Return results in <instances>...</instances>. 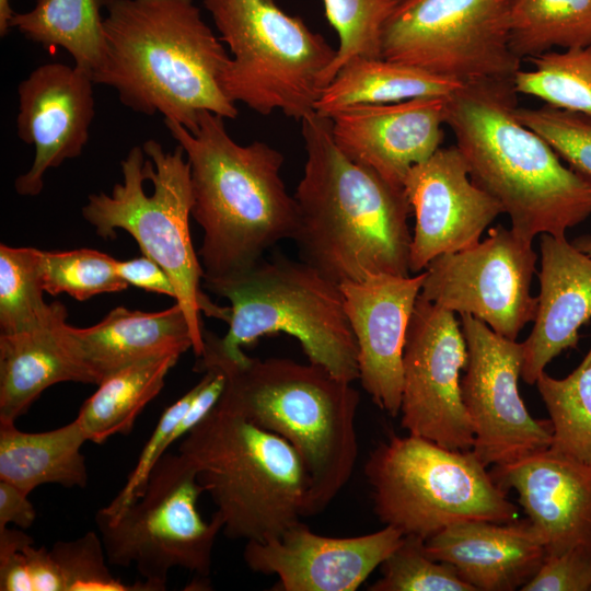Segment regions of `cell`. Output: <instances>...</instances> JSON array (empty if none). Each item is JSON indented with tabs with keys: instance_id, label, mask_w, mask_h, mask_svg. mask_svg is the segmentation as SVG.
Listing matches in <instances>:
<instances>
[{
	"instance_id": "1f68e13d",
	"label": "cell",
	"mask_w": 591,
	"mask_h": 591,
	"mask_svg": "<svg viewBox=\"0 0 591 591\" xmlns=\"http://www.w3.org/2000/svg\"><path fill=\"white\" fill-rule=\"evenodd\" d=\"M532 70L513 77L517 93L591 118V45L551 50L528 59Z\"/></svg>"
},
{
	"instance_id": "4316f807",
	"label": "cell",
	"mask_w": 591,
	"mask_h": 591,
	"mask_svg": "<svg viewBox=\"0 0 591 591\" xmlns=\"http://www.w3.org/2000/svg\"><path fill=\"white\" fill-rule=\"evenodd\" d=\"M464 83L384 58L357 56L323 89L314 111L331 117L360 104H389L415 97H448Z\"/></svg>"
},
{
	"instance_id": "8d00e7d4",
	"label": "cell",
	"mask_w": 591,
	"mask_h": 591,
	"mask_svg": "<svg viewBox=\"0 0 591 591\" xmlns=\"http://www.w3.org/2000/svg\"><path fill=\"white\" fill-rule=\"evenodd\" d=\"M517 118L544 138L571 170L591 184V118L547 104L517 107Z\"/></svg>"
},
{
	"instance_id": "8992f818",
	"label": "cell",
	"mask_w": 591,
	"mask_h": 591,
	"mask_svg": "<svg viewBox=\"0 0 591 591\" xmlns=\"http://www.w3.org/2000/svg\"><path fill=\"white\" fill-rule=\"evenodd\" d=\"M120 169L123 183L111 195H89L82 217L103 239L115 237L117 229L126 231L167 273L198 358L204 350L201 313L229 323L231 309L215 304L201 288L205 273L190 236L193 190L185 151L179 144L165 151L149 139L129 150Z\"/></svg>"
},
{
	"instance_id": "52a82bcc",
	"label": "cell",
	"mask_w": 591,
	"mask_h": 591,
	"mask_svg": "<svg viewBox=\"0 0 591 591\" xmlns=\"http://www.w3.org/2000/svg\"><path fill=\"white\" fill-rule=\"evenodd\" d=\"M223 520L230 538L280 537L303 518L309 480L280 436L218 404L178 447Z\"/></svg>"
},
{
	"instance_id": "44dd1931",
	"label": "cell",
	"mask_w": 591,
	"mask_h": 591,
	"mask_svg": "<svg viewBox=\"0 0 591 591\" xmlns=\"http://www.w3.org/2000/svg\"><path fill=\"white\" fill-rule=\"evenodd\" d=\"M489 473L503 490L517 491L546 556L591 551V464L548 448Z\"/></svg>"
},
{
	"instance_id": "ba28073f",
	"label": "cell",
	"mask_w": 591,
	"mask_h": 591,
	"mask_svg": "<svg viewBox=\"0 0 591 591\" xmlns=\"http://www.w3.org/2000/svg\"><path fill=\"white\" fill-rule=\"evenodd\" d=\"M202 282L230 303L221 345L233 359L243 360L242 347L259 337L285 333L300 343L309 362L351 383L359 379L357 344L340 286L310 264L275 253L243 271Z\"/></svg>"
},
{
	"instance_id": "6da1fadb",
	"label": "cell",
	"mask_w": 591,
	"mask_h": 591,
	"mask_svg": "<svg viewBox=\"0 0 591 591\" xmlns=\"http://www.w3.org/2000/svg\"><path fill=\"white\" fill-rule=\"evenodd\" d=\"M306 161L293 195L292 240L301 260L341 285L369 276H409L412 208L403 187L348 159L335 144L331 118L301 120Z\"/></svg>"
},
{
	"instance_id": "83f0119b",
	"label": "cell",
	"mask_w": 591,
	"mask_h": 591,
	"mask_svg": "<svg viewBox=\"0 0 591 591\" xmlns=\"http://www.w3.org/2000/svg\"><path fill=\"white\" fill-rule=\"evenodd\" d=\"M113 0H36L27 12H14L10 27L45 48L59 47L91 77L104 65L106 37L102 10Z\"/></svg>"
},
{
	"instance_id": "4dcf8cb0",
	"label": "cell",
	"mask_w": 591,
	"mask_h": 591,
	"mask_svg": "<svg viewBox=\"0 0 591 591\" xmlns=\"http://www.w3.org/2000/svg\"><path fill=\"white\" fill-rule=\"evenodd\" d=\"M535 384L552 425L551 449L591 464V347L567 376L544 371Z\"/></svg>"
},
{
	"instance_id": "484cf974",
	"label": "cell",
	"mask_w": 591,
	"mask_h": 591,
	"mask_svg": "<svg viewBox=\"0 0 591 591\" xmlns=\"http://www.w3.org/2000/svg\"><path fill=\"white\" fill-rule=\"evenodd\" d=\"M86 441L77 418L44 432H25L14 422H0V479L27 495L44 484L84 488L88 470L81 448Z\"/></svg>"
},
{
	"instance_id": "f1b7e54d",
	"label": "cell",
	"mask_w": 591,
	"mask_h": 591,
	"mask_svg": "<svg viewBox=\"0 0 591 591\" xmlns=\"http://www.w3.org/2000/svg\"><path fill=\"white\" fill-rule=\"evenodd\" d=\"M179 356H165L126 367L105 378L76 417L88 441L104 443L128 434L142 409L160 393Z\"/></svg>"
},
{
	"instance_id": "d590c367",
	"label": "cell",
	"mask_w": 591,
	"mask_h": 591,
	"mask_svg": "<svg viewBox=\"0 0 591 591\" xmlns=\"http://www.w3.org/2000/svg\"><path fill=\"white\" fill-rule=\"evenodd\" d=\"M425 540L404 535L399 545L380 565L381 578L369 591H475L456 569L433 559Z\"/></svg>"
},
{
	"instance_id": "3957f363",
	"label": "cell",
	"mask_w": 591,
	"mask_h": 591,
	"mask_svg": "<svg viewBox=\"0 0 591 591\" xmlns=\"http://www.w3.org/2000/svg\"><path fill=\"white\" fill-rule=\"evenodd\" d=\"M218 367L224 389L217 403L285 439L309 480L303 518L324 511L349 482L358 459L360 401L351 382L325 368L287 358L230 357L221 337L204 332L197 358Z\"/></svg>"
},
{
	"instance_id": "8fae6325",
	"label": "cell",
	"mask_w": 591,
	"mask_h": 591,
	"mask_svg": "<svg viewBox=\"0 0 591 591\" xmlns=\"http://www.w3.org/2000/svg\"><path fill=\"white\" fill-rule=\"evenodd\" d=\"M204 491L195 465L179 452H165L137 499L114 515L97 511L107 561L135 566L147 591L164 590L175 567L208 577L223 520L217 511L208 522L201 518Z\"/></svg>"
},
{
	"instance_id": "9a60e30c",
	"label": "cell",
	"mask_w": 591,
	"mask_h": 591,
	"mask_svg": "<svg viewBox=\"0 0 591 591\" xmlns=\"http://www.w3.org/2000/svg\"><path fill=\"white\" fill-rule=\"evenodd\" d=\"M467 360L466 341L454 313L418 297L403 354L399 414L409 434L451 450H472L474 432L460 380Z\"/></svg>"
},
{
	"instance_id": "e0dca14e",
	"label": "cell",
	"mask_w": 591,
	"mask_h": 591,
	"mask_svg": "<svg viewBox=\"0 0 591 591\" xmlns=\"http://www.w3.org/2000/svg\"><path fill=\"white\" fill-rule=\"evenodd\" d=\"M94 84L84 69L60 62L38 66L20 82L18 137L35 147V158L14 182L19 195H38L49 169L82 153L95 115Z\"/></svg>"
},
{
	"instance_id": "7bdbcfd3",
	"label": "cell",
	"mask_w": 591,
	"mask_h": 591,
	"mask_svg": "<svg viewBox=\"0 0 591 591\" xmlns=\"http://www.w3.org/2000/svg\"><path fill=\"white\" fill-rule=\"evenodd\" d=\"M14 14L10 0H0V36L4 37L10 28V22Z\"/></svg>"
},
{
	"instance_id": "836d02e7",
	"label": "cell",
	"mask_w": 591,
	"mask_h": 591,
	"mask_svg": "<svg viewBox=\"0 0 591 591\" xmlns=\"http://www.w3.org/2000/svg\"><path fill=\"white\" fill-rule=\"evenodd\" d=\"M117 259L92 248L42 251L40 273L44 291L67 293L84 301L102 293L119 292L129 285L116 270Z\"/></svg>"
},
{
	"instance_id": "2e32d148",
	"label": "cell",
	"mask_w": 591,
	"mask_h": 591,
	"mask_svg": "<svg viewBox=\"0 0 591 591\" xmlns=\"http://www.w3.org/2000/svg\"><path fill=\"white\" fill-rule=\"evenodd\" d=\"M403 188L415 216L409 271L419 274L436 257L462 251L480 241L503 210L471 178L456 146L439 148L414 165Z\"/></svg>"
},
{
	"instance_id": "7402d4cb",
	"label": "cell",
	"mask_w": 591,
	"mask_h": 591,
	"mask_svg": "<svg viewBox=\"0 0 591 591\" xmlns=\"http://www.w3.org/2000/svg\"><path fill=\"white\" fill-rule=\"evenodd\" d=\"M540 293L534 325L522 341V380L533 385L545 367L577 349L579 331L591 320V258L566 236L541 234Z\"/></svg>"
},
{
	"instance_id": "5bb4252c",
	"label": "cell",
	"mask_w": 591,
	"mask_h": 591,
	"mask_svg": "<svg viewBox=\"0 0 591 591\" xmlns=\"http://www.w3.org/2000/svg\"><path fill=\"white\" fill-rule=\"evenodd\" d=\"M460 322L468 354L461 396L473 427V453L487 467L551 448L549 419L533 418L520 396L522 343L470 314L460 315Z\"/></svg>"
},
{
	"instance_id": "e575fe53",
	"label": "cell",
	"mask_w": 591,
	"mask_h": 591,
	"mask_svg": "<svg viewBox=\"0 0 591 591\" xmlns=\"http://www.w3.org/2000/svg\"><path fill=\"white\" fill-rule=\"evenodd\" d=\"M325 15L335 28L339 46L325 73V86L337 71L357 56L382 58L383 25L397 0H323Z\"/></svg>"
},
{
	"instance_id": "74e56055",
	"label": "cell",
	"mask_w": 591,
	"mask_h": 591,
	"mask_svg": "<svg viewBox=\"0 0 591 591\" xmlns=\"http://www.w3.org/2000/svg\"><path fill=\"white\" fill-rule=\"evenodd\" d=\"M50 552L63 579L65 591H147L141 581L129 586L112 575L103 542L95 532L56 542Z\"/></svg>"
},
{
	"instance_id": "ffe728a7",
	"label": "cell",
	"mask_w": 591,
	"mask_h": 591,
	"mask_svg": "<svg viewBox=\"0 0 591 591\" xmlns=\"http://www.w3.org/2000/svg\"><path fill=\"white\" fill-rule=\"evenodd\" d=\"M445 97L360 104L329 118L337 148L351 161L403 187L409 170L428 160L443 140Z\"/></svg>"
},
{
	"instance_id": "60d3db41",
	"label": "cell",
	"mask_w": 591,
	"mask_h": 591,
	"mask_svg": "<svg viewBox=\"0 0 591 591\" xmlns=\"http://www.w3.org/2000/svg\"><path fill=\"white\" fill-rule=\"evenodd\" d=\"M116 270L129 286L176 299V291L167 273L146 254L131 259H117Z\"/></svg>"
},
{
	"instance_id": "5b68a950",
	"label": "cell",
	"mask_w": 591,
	"mask_h": 591,
	"mask_svg": "<svg viewBox=\"0 0 591 591\" xmlns=\"http://www.w3.org/2000/svg\"><path fill=\"white\" fill-rule=\"evenodd\" d=\"M164 124L189 163L204 279L243 271L292 240L298 208L280 175L281 152L262 141L235 142L224 118L209 111L198 113L193 131L171 119Z\"/></svg>"
},
{
	"instance_id": "d6a6232c",
	"label": "cell",
	"mask_w": 591,
	"mask_h": 591,
	"mask_svg": "<svg viewBox=\"0 0 591 591\" xmlns=\"http://www.w3.org/2000/svg\"><path fill=\"white\" fill-rule=\"evenodd\" d=\"M44 292L40 250L0 244V333L23 332L44 323L53 310Z\"/></svg>"
},
{
	"instance_id": "277c9868",
	"label": "cell",
	"mask_w": 591,
	"mask_h": 591,
	"mask_svg": "<svg viewBox=\"0 0 591 591\" xmlns=\"http://www.w3.org/2000/svg\"><path fill=\"white\" fill-rule=\"evenodd\" d=\"M106 13L95 84L114 89L134 112L159 113L189 131L201 111L237 116L219 83L230 56L194 0H113Z\"/></svg>"
},
{
	"instance_id": "ac0fdd59",
	"label": "cell",
	"mask_w": 591,
	"mask_h": 591,
	"mask_svg": "<svg viewBox=\"0 0 591 591\" xmlns=\"http://www.w3.org/2000/svg\"><path fill=\"white\" fill-rule=\"evenodd\" d=\"M424 279L425 271L414 277L378 274L339 285L361 385L393 417L401 412L406 334Z\"/></svg>"
},
{
	"instance_id": "7a4b0ae2",
	"label": "cell",
	"mask_w": 591,
	"mask_h": 591,
	"mask_svg": "<svg viewBox=\"0 0 591 591\" xmlns=\"http://www.w3.org/2000/svg\"><path fill=\"white\" fill-rule=\"evenodd\" d=\"M513 79L464 83L445 97L452 130L472 181L510 217L511 229L566 236L591 215V184L515 116Z\"/></svg>"
},
{
	"instance_id": "9c48e42d",
	"label": "cell",
	"mask_w": 591,
	"mask_h": 591,
	"mask_svg": "<svg viewBox=\"0 0 591 591\" xmlns=\"http://www.w3.org/2000/svg\"><path fill=\"white\" fill-rule=\"evenodd\" d=\"M202 3L232 55L219 78L231 102L298 121L314 112L337 49L274 0Z\"/></svg>"
},
{
	"instance_id": "ee69618b",
	"label": "cell",
	"mask_w": 591,
	"mask_h": 591,
	"mask_svg": "<svg viewBox=\"0 0 591 591\" xmlns=\"http://www.w3.org/2000/svg\"><path fill=\"white\" fill-rule=\"evenodd\" d=\"M572 244L591 258V236L583 235L573 240Z\"/></svg>"
},
{
	"instance_id": "603a6c76",
	"label": "cell",
	"mask_w": 591,
	"mask_h": 591,
	"mask_svg": "<svg viewBox=\"0 0 591 591\" xmlns=\"http://www.w3.org/2000/svg\"><path fill=\"white\" fill-rule=\"evenodd\" d=\"M433 559L452 565L475 591H513L542 566L543 540L526 518L510 522L461 520L426 540Z\"/></svg>"
},
{
	"instance_id": "ab89813d",
	"label": "cell",
	"mask_w": 591,
	"mask_h": 591,
	"mask_svg": "<svg viewBox=\"0 0 591 591\" xmlns=\"http://www.w3.org/2000/svg\"><path fill=\"white\" fill-rule=\"evenodd\" d=\"M522 591L591 590V551L576 547L546 556L535 576Z\"/></svg>"
},
{
	"instance_id": "7c38bea8",
	"label": "cell",
	"mask_w": 591,
	"mask_h": 591,
	"mask_svg": "<svg viewBox=\"0 0 591 591\" xmlns=\"http://www.w3.org/2000/svg\"><path fill=\"white\" fill-rule=\"evenodd\" d=\"M381 57L468 83L513 79L509 0H397L381 35Z\"/></svg>"
},
{
	"instance_id": "b9f144b4",
	"label": "cell",
	"mask_w": 591,
	"mask_h": 591,
	"mask_svg": "<svg viewBox=\"0 0 591 591\" xmlns=\"http://www.w3.org/2000/svg\"><path fill=\"white\" fill-rule=\"evenodd\" d=\"M35 519L36 511L28 495L14 484L0 479V528L13 524L28 529Z\"/></svg>"
},
{
	"instance_id": "30bf717a",
	"label": "cell",
	"mask_w": 591,
	"mask_h": 591,
	"mask_svg": "<svg viewBox=\"0 0 591 591\" xmlns=\"http://www.w3.org/2000/svg\"><path fill=\"white\" fill-rule=\"evenodd\" d=\"M486 468L472 450L408 433L380 443L364 475L380 521L426 541L461 520H518V508Z\"/></svg>"
},
{
	"instance_id": "f35d334b",
	"label": "cell",
	"mask_w": 591,
	"mask_h": 591,
	"mask_svg": "<svg viewBox=\"0 0 591 591\" xmlns=\"http://www.w3.org/2000/svg\"><path fill=\"white\" fill-rule=\"evenodd\" d=\"M198 387L197 382L181 398L164 409L150 438L141 450L134 470L128 475L124 487L108 506L101 509L104 513L109 515L117 514L140 496L157 461L167 452V440L192 404L198 392Z\"/></svg>"
},
{
	"instance_id": "4fadbf2b",
	"label": "cell",
	"mask_w": 591,
	"mask_h": 591,
	"mask_svg": "<svg viewBox=\"0 0 591 591\" xmlns=\"http://www.w3.org/2000/svg\"><path fill=\"white\" fill-rule=\"evenodd\" d=\"M536 260L532 242L498 224L473 246L433 258L419 297L517 340L537 310V297L531 294Z\"/></svg>"
},
{
	"instance_id": "d4e9b609",
	"label": "cell",
	"mask_w": 591,
	"mask_h": 591,
	"mask_svg": "<svg viewBox=\"0 0 591 591\" xmlns=\"http://www.w3.org/2000/svg\"><path fill=\"white\" fill-rule=\"evenodd\" d=\"M67 332L95 385L135 363L193 349L187 318L176 302L159 312L117 306L99 323L83 328L68 324Z\"/></svg>"
},
{
	"instance_id": "d6986e66",
	"label": "cell",
	"mask_w": 591,
	"mask_h": 591,
	"mask_svg": "<svg viewBox=\"0 0 591 591\" xmlns=\"http://www.w3.org/2000/svg\"><path fill=\"white\" fill-rule=\"evenodd\" d=\"M394 526L354 536L328 537L301 521L280 537L247 541L243 558L255 572L277 575L285 591H355L399 545Z\"/></svg>"
},
{
	"instance_id": "cb8c5ba5",
	"label": "cell",
	"mask_w": 591,
	"mask_h": 591,
	"mask_svg": "<svg viewBox=\"0 0 591 591\" xmlns=\"http://www.w3.org/2000/svg\"><path fill=\"white\" fill-rule=\"evenodd\" d=\"M67 316L66 306L55 301L37 327L0 333V422H15L55 384H93L68 335Z\"/></svg>"
},
{
	"instance_id": "f546056e",
	"label": "cell",
	"mask_w": 591,
	"mask_h": 591,
	"mask_svg": "<svg viewBox=\"0 0 591 591\" xmlns=\"http://www.w3.org/2000/svg\"><path fill=\"white\" fill-rule=\"evenodd\" d=\"M509 45L520 60L591 45V0H509Z\"/></svg>"
}]
</instances>
